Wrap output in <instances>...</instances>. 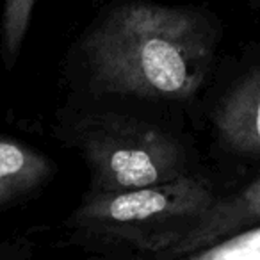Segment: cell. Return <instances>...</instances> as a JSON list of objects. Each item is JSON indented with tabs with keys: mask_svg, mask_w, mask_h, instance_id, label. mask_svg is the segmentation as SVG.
<instances>
[{
	"mask_svg": "<svg viewBox=\"0 0 260 260\" xmlns=\"http://www.w3.org/2000/svg\"><path fill=\"white\" fill-rule=\"evenodd\" d=\"M84 52L102 89L187 98L205 79L212 34L205 20L189 9L123 4L87 36Z\"/></svg>",
	"mask_w": 260,
	"mask_h": 260,
	"instance_id": "obj_1",
	"label": "cell"
},
{
	"mask_svg": "<svg viewBox=\"0 0 260 260\" xmlns=\"http://www.w3.org/2000/svg\"><path fill=\"white\" fill-rule=\"evenodd\" d=\"M212 189L200 178L114 192H94L73 212L72 224L89 235L125 242L162 255L214 203Z\"/></svg>",
	"mask_w": 260,
	"mask_h": 260,
	"instance_id": "obj_2",
	"label": "cell"
},
{
	"mask_svg": "<svg viewBox=\"0 0 260 260\" xmlns=\"http://www.w3.org/2000/svg\"><path fill=\"white\" fill-rule=\"evenodd\" d=\"M94 192L148 187L182 177L185 152L162 128L123 116H96L77 134Z\"/></svg>",
	"mask_w": 260,
	"mask_h": 260,
	"instance_id": "obj_3",
	"label": "cell"
},
{
	"mask_svg": "<svg viewBox=\"0 0 260 260\" xmlns=\"http://www.w3.org/2000/svg\"><path fill=\"white\" fill-rule=\"evenodd\" d=\"M260 223V178L214 203L160 256H189L242 228Z\"/></svg>",
	"mask_w": 260,
	"mask_h": 260,
	"instance_id": "obj_4",
	"label": "cell"
},
{
	"mask_svg": "<svg viewBox=\"0 0 260 260\" xmlns=\"http://www.w3.org/2000/svg\"><path fill=\"white\" fill-rule=\"evenodd\" d=\"M214 121L226 146L248 155H260V66L232 87Z\"/></svg>",
	"mask_w": 260,
	"mask_h": 260,
	"instance_id": "obj_5",
	"label": "cell"
},
{
	"mask_svg": "<svg viewBox=\"0 0 260 260\" xmlns=\"http://www.w3.org/2000/svg\"><path fill=\"white\" fill-rule=\"evenodd\" d=\"M52 177V164L36 150L0 139V209L36 191Z\"/></svg>",
	"mask_w": 260,
	"mask_h": 260,
	"instance_id": "obj_6",
	"label": "cell"
},
{
	"mask_svg": "<svg viewBox=\"0 0 260 260\" xmlns=\"http://www.w3.org/2000/svg\"><path fill=\"white\" fill-rule=\"evenodd\" d=\"M36 0H6L2 13V57L8 68L16 62L30 25Z\"/></svg>",
	"mask_w": 260,
	"mask_h": 260,
	"instance_id": "obj_7",
	"label": "cell"
},
{
	"mask_svg": "<svg viewBox=\"0 0 260 260\" xmlns=\"http://www.w3.org/2000/svg\"><path fill=\"white\" fill-rule=\"evenodd\" d=\"M189 256L207 260H260V223L242 228Z\"/></svg>",
	"mask_w": 260,
	"mask_h": 260,
	"instance_id": "obj_8",
	"label": "cell"
}]
</instances>
